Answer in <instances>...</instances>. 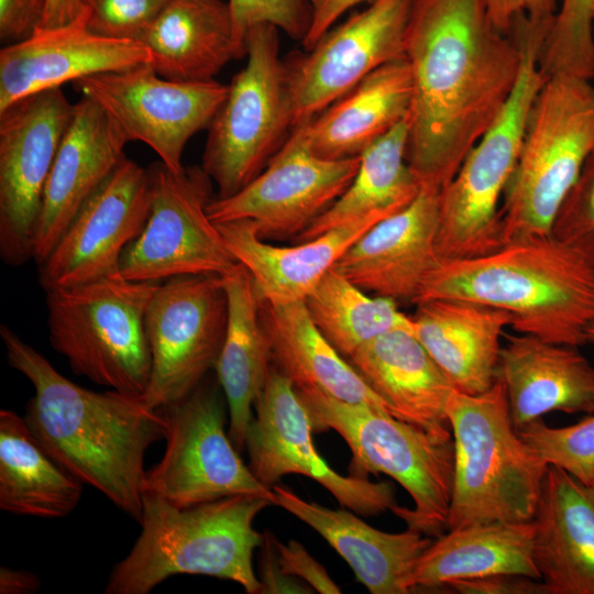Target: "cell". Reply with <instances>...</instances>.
<instances>
[{"label":"cell","instance_id":"33","mask_svg":"<svg viewBox=\"0 0 594 594\" xmlns=\"http://www.w3.org/2000/svg\"><path fill=\"white\" fill-rule=\"evenodd\" d=\"M534 541V521H495L449 529L419 557L410 588H438L459 580L496 574L541 580Z\"/></svg>","mask_w":594,"mask_h":594},{"label":"cell","instance_id":"37","mask_svg":"<svg viewBox=\"0 0 594 594\" xmlns=\"http://www.w3.org/2000/svg\"><path fill=\"white\" fill-rule=\"evenodd\" d=\"M593 11L594 0H562L539 54L546 77L594 79Z\"/></svg>","mask_w":594,"mask_h":594},{"label":"cell","instance_id":"15","mask_svg":"<svg viewBox=\"0 0 594 594\" xmlns=\"http://www.w3.org/2000/svg\"><path fill=\"white\" fill-rule=\"evenodd\" d=\"M74 111L61 88L0 111V256L8 265L32 260L44 189Z\"/></svg>","mask_w":594,"mask_h":594},{"label":"cell","instance_id":"50","mask_svg":"<svg viewBox=\"0 0 594 594\" xmlns=\"http://www.w3.org/2000/svg\"><path fill=\"white\" fill-rule=\"evenodd\" d=\"M587 343H594V322L586 330Z\"/></svg>","mask_w":594,"mask_h":594},{"label":"cell","instance_id":"47","mask_svg":"<svg viewBox=\"0 0 594 594\" xmlns=\"http://www.w3.org/2000/svg\"><path fill=\"white\" fill-rule=\"evenodd\" d=\"M371 1L373 0H310L312 22L301 45L306 51L310 50L344 12L362 2Z\"/></svg>","mask_w":594,"mask_h":594},{"label":"cell","instance_id":"21","mask_svg":"<svg viewBox=\"0 0 594 594\" xmlns=\"http://www.w3.org/2000/svg\"><path fill=\"white\" fill-rule=\"evenodd\" d=\"M439 194L422 187L407 208L353 243L333 268L366 293L416 304L442 263L437 251Z\"/></svg>","mask_w":594,"mask_h":594},{"label":"cell","instance_id":"13","mask_svg":"<svg viewBox=\"0 0 594 594\" xmlns=\"http://www.w3.org/2000/svg\"><path fill=\"white\" fill-rule=\"evenodd\" d=\"M223 278L186 275L162 282L145 312L151 376L142 398L162 408L194 391L215 369L224 341Z\"/></svg>","mask_w":594,"mask_h":594},{"label":"cell","instance_id":"32","mask_svg":"<svg viewBox=\"0 0 594 594\" xmlns=\"http://www.w3.org/2000/svg\"><path fill=\"white\" fill-rule=\"evenodd\" d=\"M260 315L271 343L273 366L296 388L318 389L337 399L366 405L393 416L389 406L319 331L304 300L279 305L262 302Z\"/></svg>","mask_w":594,"mask_h":594},{"label":"cell","instance_id":"12","mask_svg":"<svg viewBox=\"0 0 594 594\" xmlns=\"http://www.w3.org/2000/svg\"><path fill=\"white\" fill-rule=\"evenodd\" d=\"M152 196L146 222L120 258L119 274L134 282L186 275L223 277L238 262L208 216L212 180L202 167L150 168Z\"/></svg>","mask_w":594,"mask_h":594},{"label":"cell","instance_id":"48","mask_svg":"<svg viewBox=\"0 0 594 594\" xmlns=\"http://www.w3.org/2000/svg\"><path fill=\"white\" fill-rule=\"evenodd\" d=\"M84 12L79 0H48L44 18L37 30H46L68 24Z\"/></svg>","mask_w":594,"mask_h":594},{"label":"cell","instance_id":"29","mask_svg":"<svg viewBox=\"0 0 594 594\" xmlns=\"http://www.w3.org/2000/svg\"><path fill=\"white\" fill-rule=\"evenodd\" d=\"M349 359L395 418L428 431L451 432L447 405L454 387L413 330L383 333Z\"/></svg>","mask_w":594,"mask_h":594},{"label":"cell","instance_id":"4","mask_svg":"<svg viewBox=\"0 0 594 594\" xmlns=\"http://www.w3.org/2000/svg\"><path fill=\"white\" fill-rule=\"evenodd\" d=\"M271 505L266 497L235 495L178 508L144 493L142 530L112 568L105 593L147 594L176 574L209 575L261 593L252 558L263 535L253 522Z\"/></svg>","mask_w":594,"mask_h":594},{"label":"cell","instance_id":"34","mask_svg":"<svg viewBox=\"0 0 594 594\" xmlns=\"http://www.w3.org/2000/svg\"><path fill=\"white\" fill-rule=\"evenodd\" d=\"M84 484L44 448L24 417L0 410V509L44 519L68 516Z\"/></svg>","mask_w":594,"mask_h":594},{"label":"cell","instance_id":"24","mask_svg":"<svg viewBox=\"0 0 594 594\" xmlns=\"http://www.w3.org/2000/svg\"><path fill=\"white\" fill-rule=\"evenodd\" d=\"M386 218L371 215L290 246L267 243L249 219L216 223L238 263L250 273L262 302L304 300L342 255Z\"/></svg>","mask_w":594,"mask_h":594},{"label":"cell","instance_id":"46","mask_svg":"<svg viewBox=\"0 0 594 594\" xmlns=\"http://www.w3.org/2000/svg\"><path fill=\"white\" fill-rule=\"evenodd\" d=\"M262 558H260L258 579L261 593H310L307 587H302L295 582L292 576L283 573L275 548V539L268 532L263 535L261 543Z\"/></svg>","mask_w":594,"mask_h":594},{"label":"cell","instance_id":"40","mask_svg":"<svg viewBox=\"0 0 594 594\" xmlns=\"http://www.w3.org/2000/svg\"><path fill=\"white\" fill-rule=\"evenodd\" d=\"M551 235L594 265V148L557 213Z\"/></svg>","mask_w":594,"mask_h":594},{"label":"cell","instance_id":"14","mask_svg":"<svg viewBox=\"0 0 594 594\" xmlns=\"http://www.w3.org/2000/svg\"><path fill=\"white\" fill-rule=\"evenodd\" d=\"M74 84L82 97L103 110L128 142L146 144L176 173L184 169L187 142L209 128L229 88L215 79H167L151 64L87 76Z\"/></svg>","mask_w":594,"mask_h":594},{"label":"cell","instance_id":"45","mask_svg":"<svg viewBox=\"0 0 594 594\" xmlns=\"http://www.w3.org/2000/svg\"><path fill=\"white\" fill-rule=\"evenodd\" d=\"M493 25L508 34L514 19L526 14L531 21L552 25L558 12L557 0H485Z\"/></svg>","mask_w":594,"mask_h":594},{"label":"cell","instance_id":"17","mask_svg":"<svg viewBox=\"0 0 594 594\" xmlns=\"http://www.w3.org/2000/svg\"><path fill=\"white\" fill-rule=\"evenodd\" d=\"M359 166L360 156L326 160L315 155L294 127L252 182L234 195L213 197L208 216L215 223L252 220L265 241L296 239L346 190Z\"/></svg>","mask_w":594,"mask_h":594},{"label":"cell","instance_id":"41","mask_svg":"<svg viewBox=\"0 0 594 594\" xmlns=\"http://www.w3.org/2000/svg\"><path fill=\"white\" fill-rule=\"evenodd\" d=\"M170 0H79L90 31L114 38L139 41Z\"/></svg>","mask_w":594,"mask_h":594},{"label":"cell","instance_id":"36","mask_svg":"<svg viewBox=\"0 0 594 594\" xmlns=\"http://www.w3.org/2000/svg\"><path fill=\"white\" fill-rule=\"evenodd\" d=\"M304 302L319 331L345 358L383 333L413 330L411 317L394 299L369 296L333 267Z\"/></svg>","mask_w":594,"mask_h":594},{"label":"cell","instance_id":"31","mask_svg":"<svg viewBox=\"0 0 594 594\" xmlns=\"http://www.w3.org/2000/svg\"><path fill=\"white\" fill-rule=\"evenodd\" d=\"M228 297L224 341L215 366L229 409V438L241 452L252 408L272 369V350L261 321L262 301L248 270L238 263L222 277Z\"/></svg>","mask_w":594,"mask_h":594},{"label":"cell","instance_id":"8","mask_svg":"<svg viewBox=\"0 0 594 594\" xmlns=\"http://www.w3.org/2000/svg\"><path fill=\"white\" fill-rule=\"evenodd\" d=\"M594 148V85L547 77L530 108L515 170L499 208L504 245L551 234L565 197Z\"/></svg>","mask_w":594,"mask_h":594},{"label":"cell","instance_id":"44","mask_svg":"<svg viewBox=\"0 0 594 594\" xmlns=\"http://www.w3.org/2000/svg\"><path fill=\"white\" fill-rule=\"evenodd\" d=\"M444 588L463 594H548L542 580L517 574H496L451 582Z\"/></svg>","mask_w":594,"mask_h":594},{"label":"cell","instance_id":"28","mask_svg":"<svg viewBox=\"0 0 594 594\" xmlns=\"http://www.w3.org/2000/svg\"><path fill=\"white\" fill-rule=\"evenodd\" d=\"M411 99L410 68L402 57L373 70L318 116L296 127L319 157H359L408 117Z\"/></svg>","mask_w":594,"mask_h":594},{"label":"cell","instance_id":"49","mask_svg":"<svg viewBox=\"0 0 594 594\" xmlns=\"http://www.w3.org/2000/svg\"><path fill=\"white\" fill-rule=\"evenodd\" d=\"M41 587V581L34 573L25 570L0 569L1 594H31Z\"/></svg>","mask_w":594,"mask_h":594},{"label":"cell","instance_id":"39","mask_svg":"<svg viewBox=\"0 0 594 594\" xmlns=\"http://www.w3.org/2000/svg\"><path fill=\"white\" fill-rule=\"evenodd\" d=\"M235 43L242 57L246 56L249 30L268 23L290 38L302 42L312 22L310 0H229Z\"/></svg>","mask_w":594,"mask_h":594},{"label":"cell","instance_id":"43","mask_svg":"<svg viewBox=\"0 0 594 594\" xmlns=\"http://www.w3.org/2000/svg\"><path fill=\"white\" fill-rule=\"evenodd\" d=\"M48 0H0V38L7 45L30 37L41 25Z\"/></svg>","mask_w":594,"mask_h":594},{"label":"cell","instance_id":"18","mask_svg":"<svg viewBox=\"0 0 594 594\" xmlns=\"http://www.w3.org/2000/svg\"><path fill=\"white\" fill-rule=\"evenodd\" d=\"M414 0H373L284 59L294 127L309 121L378 67L404 57Z\"/></svg>","mask_w":594,"mask_h":594},{"label":"cell","instance_id":"11","mask_svg":"<svg viewBox=\"0 0 594 594\" xmlns=\"http://www.w3.org/2000/svg\"><path fill=\"white\" fill-rule=\"evenodd\" d=\"M226 397L207 375L188 395L161 409L167 421L162 459L145 471L143 494H153L178 508L235 495L266 497L262 484L240 458L226 432Z\"/></svg>","mask_w":594,"mask_h":594},{"label":"cell","instance_id":"27","mask_svg":"<svg viewBox=\"0 0 594 594\" xmlns=\"http://www.w3.org/2000/svg\"><path fill=\"white\" fill-rule=\"evenodd\" d=\"M274 505L314 530L346 561L356 579L372 594H407L419 557L432 543L420 531L378 530L344 509L308 502L285 486L274 485Z\"/></svg>","mask_w":594,"mask_h":594},{"label":"cell","instance_id":"3","mask_svg":"<svg viewBox=\"0 0 594 594\" xmlns=\"http://www.w3.org/2000/svg\"><path fill=\"white\" fill-rule=\"evenodd\" d=\"M437 298L503 309L519 333L579 348L594 322V265L551 234L510 242L485 255L442 262L416 304Z\"/></svg>","mask_w":594,"mask_h":594},{"label":"cell","instance_id":"10","mask_svg":"<svg viewBox=\"0 0 594 594\" xmlns=\"http://www.w3.org/2000/svg\"><path fill=\"white\" fill-rule=\"evenodd\" d=\"M279 30L268 23L246 35V64L228 84V94L208 130L202 169L218 198L252 182L280 150L294 128Z\"/></svg>","mask_w":594,"mask_h":594},{"label":"cell","instance_id":"1","mask_svg":"<svg viewBox=\"0 0 594 594\" xmlns=\"http://www.w3.org/2000/svg\"><path fill=\"white\" fill-rule=\"evenodd\" d=\"M404 57L413 79L406 160L421 187L441 191L504 109L521 52L485 0H414Z\"/></svg>","mask_w":594,"mask_h":594},{"label":"cell","instance_id":"42","mask_svg":"<svg viewBox=\"0 0 594 594\" xmlns=\"http://www.w3.org/2000/svg\"><path fill=\"white\" fill-rule=\"evenodd\" d=\"M279 566L284 574L306 581L319 593L339 594L340 587L326 569L296 540L282 543L275 539Z\"/></svg>","mask_w":594,"mask_h":594},{"label":"cell","instance_id":"22","mask_svg":"<svg viewBox=\"0 0 594 594\" xmlns=\"http://www.w3.org/2000/svg\"><path fill=\"white\" fill-rule=\"evenodd\" d=\"M128 140L92 100L81 97L43 194L32 260L41 265L80 207L122 161Z\"/></svg>","mask_w":594,"mask_h":594},{"label":"cell","instance_id":"5","mask_svg":"<svg viewBox=\"0 0 594 594\" xmlns=\"http://www.w3.org/2000/svg\"><path fill=\"white\" fill-rule=\"evenodd\" d=\"M447 416L455 454L448 530L532 521L549 465L515 429L503 381L475 395L453 388Z\"/></svg>","mask_w":594,"mask_h":594},{"label":"cell","instance_id":"6","mask_svg":"<svg viewBox=\"0 0 594 594\" xmlns=\"http://www.w3.org/2000/svg\"><path fill=\"white\" fill-rule=\"evenodd\" d=\"M550 26L517 15L509 30L521 52L516 86L494 123L439 194L437 251L441 262L471 258L503 245L498 202L515 170L534 100L547 77L539 54Z\"/></svg>","mask_w":594,"mask_h":594},{"label":"cell","instance_id":"7","mask_svg":"<svg viewBox=\"0 0 594 594\" xmlns=\"http://www.w3.org/2000/svg\"><path fill=\"white\" fill-rule=\"evenodd\" d=\"M296 388V387H295ZM312 431L339 433L352 452V475L384 473L411 496L414 508L392 512L428 537L448 530L454 483L452 432H432L362 404L314 388H296Z\"/></svg>","mask_w":594,"mask_h":594},{"label":"cell","instance_id":"51","mask_svg":"<svg viewBox=\"0 0 594 594\" xmlns=\"http://www.w3.org/2000/svg\"><path fill=\"white\" fill-rule=\"evenodd\" d=\"M593 16H594V11H593Z\"/></svg>","mask_w":594,"mask_h":594},{"label":"cell","instance_id":"30","mask_svg":"<svg viewBox=\"0 0 594 594\" xmlns=\"http://www.w3.org/2000/svg\"><path fill=\"white\" fill-rule=\"evenodd\" d=\"M139 42L158 75L179 81L211 80L242 57L229 3L222 0H170Z\"/></svg>","mask_w":594,"mask_h":594},{"label":"cell","instance_id":"35","mask_svg":"<svg viewBox=\"0 0 594 594\" xmlns=\"http://www.w3.org/2000/svg\"><path fill=\"white\" fill-rule=\"evenodd\" d=\"M408 117L361 156L346 190L295 240H311L333 228L371 215L388 218L407 208L421 184L406 160Z\"/></svg>","mask_w":594,"mask_h":594},{"label":"cell","instance_id":"16","mask_svg":"<svg viewBox=\"0 0 594 594\" xmlns=\"http://www.w3.org/2000/svg\"><path fill=\"white\" fill-rule=\"evenodd\" d=\"M245 449L249 468L265 486L287 474H300L322 485L343 506L363 516L393 510L394 486L337 473L318 453L310 419L293 382L272 365L254 403Z\"/></svg>","mask_w":594,"mask_h":594},{"label":"cell","instance_id":"38","mask_svg":"<svg viewBox=\"0 0 594 594\" xmlns=\"http://www.w3.org/2000/svg\"><path fill=\"white\" fill-rule=\"evenodd\" d=\"M518 433L548 465L561 468L585 484L594 483V413L562 428L549 427L539 418Z\"/></svg>","mask_w":594,"mask_h":594},{"label":"cell","instance_id":"2","mask_svg":"<svg viewBox=\"0 0 594 594\" xmlns=\"http://www.w3.org/2000/svg\"><path fill=\"white\" fill-rule=\"evenodd\" d=\"M0 337L10 366L34 387L24 416L33 433L84 485L140 524L145 453L167 435L163 410L142 396L73 383L6 324Z\"/></svg>","mask_w":594,"mask_h":594},{"label":"cell","instance_id":"20","mask_svg":"<svg viewBox=\"0 0 594 594\" xmlns=\"http://www.w3.org/2000/svg\"><path fill=\"white\" fill-rule=\"evenodd\" d=\"M151 64L139 41L97 34L87 26V12L0 51V111L37 92L61 88L87 76Z\"/></svg>","mask_w":594,"mask_h":594},{"label":"cell","instance_id":"9","mask_svg":"<svg viewBox=\"0 0 594 594\" xmlns=\"http://www.w3.org/2000/svg\"><path fill=\"white\" fill-rule=\"evenodd\" d=\"M161 283L134 282L117 274L46 292L52 346L75 374L143 396L151 376L144 319Z\"/></svg>","mask_w":594,"mask_h":594},{"label":"cell","instance_id":"19","mask_svg":"<svg viewBox=\"0 0 594 594\" xmlns=\"http://www.w3.org/2000/svg\"><path fill=\"white\" fill-rule=\"evenodd\" d=\"M151 196L148 168L124 156L38 265L42 288L48 292L119 274L122 253L146 222Z\"/></svg>","mask_w":594,"mask_h":594},{"label":"cell","instance_id":"25","mask_svg":"<svg viewBox=\"0 0 594 594\" xmlns=\"http://www.w3.org/2000/svg\"><path fill=\"white\" fill-rule=\"evenodd\" d=\"M532 521L548 594H594V483L549 465Z\"/></svg>","mask_w":594,"mask_h":594},{"label":"cell","instance_id":"23","mask_svg":"<svg viewBox=\"0 0 594 594\" xmlns=\"http://www.w3.org/2000/svg\"><path fill=\"white\" fill-rule=\"evenodd\" d=\"M497 377L517 431L553 410L594 413V366L578 346L526 333L507 336Z\"/></svg>","mask_w":594,"mask_h":594},{"label":"cell","instance_id":"26","mask_svg":"<svg viewBox=\"0 0 594 594\" xmlns=\"http://www.w3.org/2000/svg\"><path fill=\"white\" fill-rule=\"evenodd\" d=\"M413 333L452 386L481 394L497 380L501 339L512 316L499 308L459 299L437 298L416 304Z\"/></svg>","mask_w":594,"mask_h":594}]
</instances>
